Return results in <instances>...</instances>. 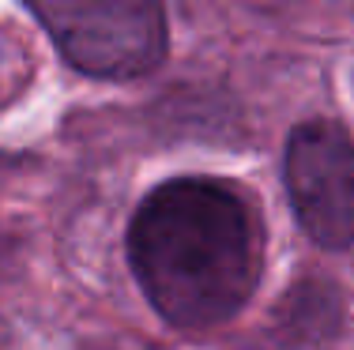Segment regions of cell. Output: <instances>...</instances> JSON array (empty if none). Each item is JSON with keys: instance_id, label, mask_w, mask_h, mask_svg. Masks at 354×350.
Returning a JSON list of instances; mask_svg holds the SVG:
<instances>
[{"instance_id": "cell-1", "label": "cell", "mask_w": 354, "mask_h": 350, "mask_svg": "<svg viewBox=\"0 0 354 350\" xmlns=\"http://www.w3.org/2000/svg\"><path fill=\"white\" fill-rule=\"evenodd\" d=\"M129 260L162 320L212 328L230 320L257 290L264 237L234 185L177 177L140 204L129 226Z\"/></svg>"}, {"instance_id": "cell-2", "label": "cell", "mask_w": 354, "mask_h": 350, "mask_svg": "<svg viewBox=\"0 0 354 350\" xmlns=\"http://www.w3.org/2000/svg\"><path fill=\"white\" fill-rule=\"evenodd\" d=\"M72 68L132 79L158 68L170 46L162 0H27Z\"/></svg>"}, {"instance_id": "cell-3", "label": "cell", "mask_w": 354, "mask_h": 350, "mask_svg": "<svg viewBox=\"0 0 354 350\" xmlns=\"http://www.w3.org/2000/svg\"><path fill=\"white\" fill-rule=\"evenodd\" d=\"M286 193L317 245H354V139L339 124L306 121L294 128L286 144Z\"/></svg>"}, {"instance_id": "cell-4", "label": "cell", "mask_w": 354, "mask_h": 350, "mask_svg": "<svg viewBox=\"0 0 354 350\" xmlns=\"http://www.w3.org/2000/svg\"><path fill=\"white\" fill-rule=\"evenodd\" d=\"M343 316V305L335 298L332 286H294L286 305H279V328L286 339H309V324H317V331L324 339H332L335 324Z\"/></svg>"}, {"instance_id": "cell-5", "label": "cell", "mask_w": 354, "mask_h": 350, "mask_svg": "<svg viewBox=\"0 0 354 350\" xmlns=\"http://www.w3.org/2000/svg\"><path fill=\"white\" fill-rule=\"evenodd\" d=\"M0 350H12V331H8L4 320H0Z\"/></svg>"}]
</instances>
